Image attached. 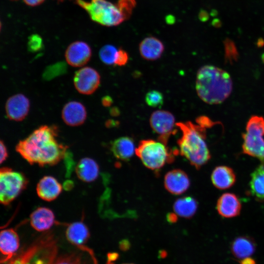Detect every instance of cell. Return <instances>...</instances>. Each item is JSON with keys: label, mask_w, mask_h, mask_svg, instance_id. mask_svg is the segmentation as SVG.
<instances>
[{"label": "cell", "mask_w": 264, "mask_h": 264, "mask_svg": "<svg viewBox=\"0 0 264 264\" xmlns=\"http://www.w3.org/2000/svg\"><path fill=\"white\" fill-rule=\"evenodd\" d=\"M212 24L213 26L216 28H219L221 26V22L218 19H215L213 20Z\"/></svg>", "instance_id": "ab89813d"}, {"label": "cell", "mask_w": 264, "mask_h": 264, "mask_svg": "<svg viewBox=\"0 0 264 264\" xmlns=\"http://www.w3.org/2000/svg\"><path fill=\"white\" fill-rule=\"evenodd\" d=\"M73 82L75 88L79 93L89 95L98 88L100 76L95 69L88 66L83 67L75 72Z\"/></svg>", "instance_id": "30bf717a"}, {"label": "cell", "mask_w": 264, "mask_h": 264, "mask_svg": "<svg viewBox=\"0 0 264 264\" xmlns=\"http://www.w3.org/2000/svg\"><path fill=\"white\" fill-rule=\"evenodd\" d=\"M43 46V40L39 35L33 34L30 36L28 42V48L30 51H39Z\"/></svg>", "instance_id": "4dcf8cb0"}, {"label": "cell", "mask_w": 264, "mask_h": 264, "mask_svg": "<svg viewBox=\"0 0 264 264\" xmlns=\"http://www.w3.org/2000/svg\"><path fill=\"white\" fill-rule=\"evenodd\" d=\"M175 117L169 111L158 110L152 113L150 118L153 130L159 134V141L167 145L169 137L174 131Z\"/></svg>", "instance_id": "9c48e42d"}, {"label": "cell", "mask_w": 264, "mask_h": 264, "mask_svg": "<svg viewBox=\"0 0 264 264\" xmlns=\"http://www.w3.org/2000/svg\"><path fill=\"white\" fill-rule=\"evenodd\" d=\"M262 58H263V60L264 61V54L263 55Z\"/></svg>", "instance_id": "7bdbcfd3"}, {"label": "cell", "mask_w": 264, "mask_h": 264, "mask_svg": "<svg viewBox=\"0 0 264 264\" xmlns=\"http://www.w3.org/2000/svg\"><path fill=\"white\" fill-rule=\"evenodd\" d=\"M58 129L55 125H44L19 141L16 151L31 165L40 166L57 164L68 153V146L57 139Z\"/></svg>", "instance_id": "7a4b0ae2"}, {"label": "cell", "mask_w": 264, "mask_h": 264, "mask_svg": "<svg viewBox=\"0 0 264 264\" xmlns=\"http://www.w3.org/2000/svg\"><path fill=\"white\" fill-rule=\"evenodd\" d=\"M29 220L32 227L40 232L49 230L56 222L53 211L45 207H40L34 210L30 215Z\"/></svg>", "instance_id": "e0dca14e"}, {"label": "cell", "mask_w": 264, "mask_h": 264, "mask_svg": "<svg viewBox=\"0 0 264 264\" xmlns=\"http://www.w3.org/2000/svg\"><path fill=\"white\" fill-rule=\"evenodd\" d=\"M135 145L132 138L128 136L119 137L111 143L110 150L113 155L118 159L129 160L135 153Z\"/></svg>", "instance_id": "603a6c76"}, {"label": "cell", "mask_w": 264, "mask_h": 264, "mask_svg": "<svg viewBox=\"0 0 264 264\" xmlns=\"http://www.w3.org/2000/svg\"><path fill=\"white\" fill-rule=\"evenodd\" d=\"M250 194L259 201H264V164L258 166L252 173L249 183Z\"/></svg>", "instance_id": "d4e9b609"}, {"label": "cell", "mask_w": 264, "mask_h": 264, "mask_svg": "<svg viewBox=\"0 0 264 264\" xmlns=\"http://www.w3.org/2000/svg\"><path fill=\"white\" fill-rule=\"evenodd\" d=\"M135 154L147 168L153 170H159L174 160L173 152L166 144L153 139L141 140Z\"/></svg>", "instance_id": "8992f818"}, {"label": "cell", "mask_w": 264, "mask_h": 264, "mask_svg": "<svg viewBox=\"0 0 264 264\" xmlns=\"http://www.w3.org/2000/svg\"><path fill=\"white\" fill-rule=\"evenodd\" d=\"M145 101L147 105L150 107H160L163 104L164 97L160 92L152 90L146 94Z\"/></svg>", "instance_id": "83f0119b"}, {"label": "cell", "mask_w": 264, "mask_h": 264, "mask_svg": "<svg viewBox=\"0 0 264 264\" xmlns=\"http://www.w3.org/2000/svg\"><path fill=\"white\" fill-rule=\"evenodd\" d=\"M225 52V58L227 61L232 62L237 59L238 52L234 43L229 39L224 42Z\"/></svg>", "instance_id": "f546056e"}, {"label": "cell", "mask_w": 264, "mask_h": 264, "mask_svg": "<svg viewBox=\"0 0 264 264\" xmlns=\"http://www.w3.org/2000/svg\"><path fill=\"white\" fill-rule=\"evenodd\" d=\"M254 240L248 236H240L236 238L231 245V252L234 256L242 260L252 256L256 250Z\"/></svg>", "instance_id": "cb8c5ba5"}, {"label": "cell", "mask_w": 264, "mask_h": 264, "mask_svg": "<svg viewBox=\"0 0 264 264\" xmlns=\"http://www.w3.org/2000/svg\"><path fill=\"white\" fill-rule=\"evenodd\" d=\"M211 181L215 187L224 190L234 184L236 175L231 168L227 166H218L212 173Z\"/></svg>", "instance_id": "44dd1931"}, {"label": "cell", "mask_w": 264, "mask_h": 264, "mask_svg": "<svg viewBox=\"0 0 264 264\" xmlns=\"http://www.w3.org/2000/svg\"><path fill=\"white\" fill-rule=\"evenodd\" d=\"M176 125L182 132L177 140L180 154L196 169H200L211 158L206 143V128L190 121L178 122Z\"/></svg>", "instance_id": "277c9868"}, {"label": "cell", "mask_w": 264, "mask_h": 264, "mask_svg": "<svg viewBox=\"0 0 264 264\" xmlns=\"http://www.w3.org/2000/svg\"><path fill=\"white\" fill-rule=\"evenodd\" d=\"M198 208L197 200L191 197H184L177 199L173 205V209L177 216L189 219L196 213Z\"/></svg>", "instance_id": "484cf974"}, {"label": "cell", "mask_w": 264, "mask_h": 264, "mask_svg": "<svg viewBox=\"0 0 264 264\" xmlns=\"http://www.w3.org/2000/svg\"><path fill=\"white\" fill-rule=\"evenodd\" d=\"M28 181L24 175L13 171L12 168L3 167L0 170V202L9 205L26 187Z\"/></svg>", "instance_id": "ba28073f"}, {"label": "cell", "mask_w": 264, "mask_h": 264, "mask_svg": "<svg viewBox=\"0 0 264 264\" xmlns=\"http://www.w3.org/2000/svg\"><path fill=\"white\" fill-rule=\"evenodd\" d=\"M116 4L127 20L131 16L136 5V1L135 0H118Z\"/></svg>", "instance_id": "f1b7e54d"}, {"label": "cell", "mask_w": 264, "mask_h": 264, "mask_svg": "<svg viewBox=\"0 0 264 264\" xmlns=\"http://www.w3.org/2000/svg\"><path fill=\"white\" fill-rule=\"evenodd\" d=\"M264 117L253 115L248 120L242 134L243 153L256 157L264 164Z\"/></svg>", "instance_id": "52a82bcc"}, {"label": "cell", "mask_w": 264, "mask_h": 264, "mask_svg": "<svg viewBox=\"0 0 264 264\" xmlns=\"http://www.w3.org/2000/svg\"><path fill=\"white\" fill-rule=\"evenodd\" d=\"M44 0H23L24 2L30 6H36L42 3Z\"/></svg>", "instance_id": "e575fe53"}, {"label": "cell", "mask_w": 264, "mask_h": 264, "mask_svg": "<svg viewBox=\"0 0 264 264\" xmlns=\"http://www.w3.org/2000/svg\"></svg>", "instance_id": "f6af8a7d"}, {"label": "cell", "mask_w": 264, "mask_h": 264, "mask_svg": "<svg viewBox=\"0 0 264 264\" xmlns=\"http://www.w3.org/2000/svg\"><path fill=\"white\" fill-rule=\"evenodd\" d=\"M167 219L169 222H175L177 220V215L176 214L169 213L167 216Z\"/></svg>", "instance_id": "74e56055"}, {"label": "cell", "mask_w": 264, "mask_h": 264, "mask_svg": "<svg viewBox=\"0 0 264 264\" xmlns=\"http://www.w3.org/2000/svg\"><path fill=\"white\" fill-rule=\"evenodd\" d=\"M0 264H98L92 249L62 240L53 230L42 234Z\"/></svg>", "instance_id": "6da1fadb"}, {"label": "cell", "mask_w": 264, "mask_h": 264, "mask_svg": "<svg viewBox=\"0 0 264 264\" xmlns=\"http://www.w3.org/2000/svg\"><path fill=\"white\" fill-rule=\"evenodd\" d=\"M77 177L85 182H91L97 179L99 174V167L97 162L89 157L81 159L75 168Z\"/></svg>", "instance_id": "ffe728a7"}, {"label": "cell", "mask_w": 264, "mask_h": 264, "mask_svg": "<svg viewBox=\"0 0 264 264\" xmlns=\"http://www.w3.org/2000/svg\"><path fill=\"white\" fill-rule=\"evenodd\" d=\"M130 245L128 241L124 240L120 243V248L123 250H126L129 248Z\"/></svg>", "instance_id": "f35d334b"}, {"label": "cell", "mask_w": 264, "mask_h": 264, "mask_svg": "<svg viewBox=\"0 0 264 264\" xmlns=\"http://www.w3.org/2000/svg\"><path fill=\"white\" fill-rule=\"evenodd\" d=\"M117 52L118 50L115 46L107 44L100 49L99 56L103 63L107 65H111L115 63Z\"/></svg>", "instance_id": "4316f807"}, {"label": "cell", "mask_w": 264, "mask_h": 264, "mask_svg": "<svg viewBox=\"0 0 264 264\" xmlns=\"http://www.w3.org/2000/svg\"><path fill=\"white\" fill-rule=\"evenodd\" d=\"M128 59L129 56L127 52L124 50L120 48L118 50L114 64L119 66H124L128 62Z\"/></svg>", "instance_id": "1f68e13d"}, {"label": "cell", "mask_w": 264, "mask_h": 264, "mask_svg": "<svg viewBox=\"0 0 264 264\" xmlns=\"http://www.w3.org/2000/svg\"><path fill=\"white\" fill-rule=\"evenodd\" d=\"M65 238L72 244L85 245L90 237L87 226L82 221H76L69 224L65 231Z\"/></svg>", "instance_id": "d6986e66"}, {"label": "cell", "mask_w": 264, "mask_h": 264, "mask_svg": "<svg viewBox=\"0 0 264 264\" xmlns=\"http://www.w3.org/2000/svg\"><path fill=\"white\" fill-rule=\"evenodd\" d=\"M20 238L17 231L12 228L2 230L0 234V263L10 259L19 250Z\"/></svg>", "instance_id": "4fadbf2b"}, {"label": "cell", "mask_w": 264, "mask_h": 264, "mask_svg": "<svg viewBox=\"0 0 264 264\" xmlns=\"http://www.w3.org/2000/svg\"><path fill=\"white\" fill-rule=\"evenodd\" d=\"M63 187L54 177L45 176L38 182L36 192L38 197L46 201L56 199L62 191Z\"/></svg>", "instance_id": "2e32d148"}, {"label": "cell", "mask_w": 264, "mask_h": 264, "mask_svg": "<svg viewBox=\"0 0 264 264\" xmlns=\"http://www.w3.org/2000/svg\"><path fill=\"white\" fill-rule=\"evenodd\" d=\"M76 2L84 9L91 19L104 26H116L126 21L117 4L107 0H76Z\"/></svg>", "instance_id": "5b68a950"}, {"label": "cell", "mask_w": 264, "mask_h": 264, "mask_svg": "<svg viewBox=\"0 0 264 264\" xmlns=\"http://www.w3.org/2000/svg\"><path fill=\"white\" fill-rule=\"evenodd\" d=\"M119 113L118 110L116 108H112L110 110V114L112 115L115 116L118 115Z\"/></svg>", "instance_id": "60d3db41"}, {"label": "cell", "mask_w": 264, "mask_h": 264, "mask_svg": "<svg viewBox=\"0 0 264 264\" xmlns=\"http://www.w3.org/2000/svg\"><path fill=\"white\" fill-rule=\"evenodd\" d=\"M199 18L202 22H205L209 19L208 13L204 10H201L199 14Z\"/></svg>", "instance_id": "d590c367"}, {"label": "cell", "mask_w": 264, "mask_h": 264, "mask_svg": "<svg viewBox=\"0 0 264 264\" xmlns=\"http://www.w3.org/2000/svg\"><path fill=\"white\" fill-rule=\"evenodd\" d=\"M59 0V1H63V0Z\"/></svg>", "instance_id": "ee69618b"}, {"label": "cell", "mask_w": 264, "mask_h": 264, "mask_svg": "<svg viewBox=\"0 0 264 264\" xmlns=\"http://www.w3.org/2000/svg\"><path fill=\"white\" fill-rule=\"evenodd\" d=\"M29 108L30 101L27 97L21 93L15 94L5 103L6 115L11 120L21 121L27 115Z\"/></svg>", "instance_id": "8fae6325"}, {"label": "cell", "mask_w": 264, "mask_h": 264, "mask_svg": "<svg viewBox=\"0 0 264 264\" xmlns=\"http://www.w3.org/2000/svg\"><path fill=\"white\" fill-rule=\"evenodd\" d=\"M258 46H262L264 44V41L263 39H259L257 42Z\"/></svg>", "instance_id": "b9f144b4"}, {"label": "cell", "mask_w": 264, "mask_h": 264, "mask_svg": "<svg viewBox=\"0 0 264 264\" xmlns=\"http://www.w3.org/2000/svg\"><path fill=\"white\" fill-rule=\"evenodd\" d=\"M240 264H256L255 261L249 257L245 258L241 260Z\"/></svg>", "instance_id": "8d00e7d4"}, {"label": "cell", "mask_w": 264, "mask_h": 264, "mask_svg": "<svg viewBox=\"0 0 264 264\" xmlns=\"http://www.w3.org/2000/svg\"><path fill=\"white\" fill-rule=\"evenodd\" d=\"M91 56L90 46L83 41H76L67 47L65 52L67 63L73 67H80L86 65Z\"/></svg>", "instance_id": "7c38bea8"}, {"label": "cell", "mask_w": 264, "mask_h": 264, "mask_svg": "<svg viewBox=\"0 0 264 264\" xmlns=\"http://www.w3.org/2000/svg\"><path fill=\"white\" fill-rule=\"evenodd\" d=\"M233 88L232 79L224 70L212 65H206L198 70L196 89L199 97L211 105L224 101Z\"/></svg>", "instance_id": "3957f363"}, {"label": "cell", "mask_w": 264, "mask_h": 264, "mask_svg": "<svg viewBox=\"0 0 264 264\" xmlns=\"http://www.w3.org/2000/svg\"><path fill=\"white\" fill-rule=\"evenodd\" d=\"M62 117L68 126L76 127L82 125L87 118V111L85 106L78 101L67 103L62 111Z\"/></svg>", "instance_id": "9a60e30c"}, {"label": "cell", "mask_w": 264, "mask_h": 264, "mask_svg": "<svg viewBox=\"0 0 264 264\" xmlns=\"http://www.w3.org/2000/svg\"><path fill=\"white\" fill-rule=\"evenodd\" d=\"M190 181L188 175L180 169L168 172L164 177V186L174 195H180L189 188Z\"/></svg>", "instance_id": "5bb4252c"}, {"label": "cell", "mask_w": 264, "mask_h": 264, "mask_svg": "<svg viewBox=\"0 0 264 264\" xmlns=\"http://www.w3.org/2000/svg\"><path fill=\"white\" fill-rule=\"evenodd\" d=\"M112 103V100L109 96H106L102 99V104L105 107H109Z\"/></svg>", "instance_id": "836d02e7"}, {"label": "cell", "mask_w": 264, "mask_h": 264, "mask_svg": "<svg viewBox=\"0 0 264 264\" xmlns=\"http://www.w3.org/2000/svg\"><path fill=\"white\" fill-rule=\"evenodd\" d=\"M164 50L163 43L154 37H148L140 43L139 50L144 59L154 61L159 59Z\"/></svg>", "instance_id": "7402d4cb"}, {"label": "cell", "mask_w": 264, "mask_h": 264, "mask_svg": "<svg viewBox=\"0 0 264 264\" xmlns=\"http://www.w3.org/2000/svg\"><path fill=\"white\" fill-rule=\"evenodd\" d=\"M0 163L2 164L3 162H4L6 160L7 158L8 157V153L7 151V149L2 140H0Z\"/></svg>", "instance_id": "d6a6232c"}, {"label": "cell", "mask_w": 264, "mask_h": 264, "mask_svg": "<svg viewBox=\"0 0 264 264\" xmlns=\"http://www.w3.org/2000/svg\"><path fill=\"white\" fill-rule=\"evenodd\" d=\"M241 203L234 194H223L218 199L216 208L219 215L225 218H231L238 216L241 210Z\"/></svg>", "instance_id": "ac0fdd59"}]
</instances>
